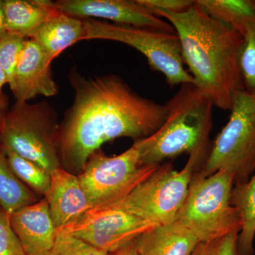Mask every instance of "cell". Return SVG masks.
I'll list each match as a JSON object with an SVG mask.
<instances>
[{
	"mask_svg": "<svg viewBox=\"0 0 255 255\" xmlns=\"http://www.w3.org/2000/svg\"><path fill=\"white\" fill-rule=\"evenodd\" d=\"M73 103L58 132L61 167L81 173L89 157L106 143L120 137L134 142L150 136L169 114L167 104L137 94L116 75L85 78L70 72Z\"/></svg>",
	"mask_w": 255,
	"mask_h": 255,
	"instance_id": "obj_1",
	"label": "cell"
},
{
	"mask_svg": "<svg viewBox=\"0 0 255 255\" xmlns=\"http://www.w3.org/2000/svg\"><path fill=\"white\" fill-rule=\"evenodd\" d=\"M155 14L170 23L179 37L194 85L214 107L230 112L235 97L245 91L240 63L244 38L209 16L196 1L183 12Z\"/></svg>",
	"mask_w": 255,
	"mask_h": 255,
	"instance_id": "obj_2",
	"label": "cell"
},
{
	"mask_svg": "<svg viewBox=\"0 0 255 255\" xmlns=\"http://www.w3.org/2000/svg\"><path fill=\"white\" fill-rule=\"evenodd\" d=\"M167 104L169 114L162 127L132 144L142 165H159L210 142L214 106L194 84H183Z\"/></svg>",
	"mask_w": 255,
	"mask_h": 255,
	"instance_id": "obj_3",
	"label": "cell"
},
{
	"mask_svg": "<svg viewBox=\"0 0 255 255\" xmlns=\"http://www.w3.org/2000/svg\"><path fill=\"white\" fill-rule=\"evenodd\" d=\"M211 145L208 142L192 151L182 170H175L167 162L159 164L127 195L107 206L123 210L154 226L175 222L194 174L205 162Z\"/></svg>",
	"mask_w": 255,
	"mask_h": 255,
	"instance_id": "obj_4",
	"label": "cell"
},
{
	"mask_svg": "<svg viewBox=\"0 0 255 255\" xmlns=\"http://www.w3.org/2000/svg\"><path fill=\"white\" fill-rule=\"evenodd\" d=\"M234 176L227 170L209 177L194 175L176 221L195 235L199 242L213 241L241 232L242 221L231 204Z\"/></svg>",
	"mask_w": 255,
	"mask_h": 255,
	"instance_id": "obj_5",
	"label": "cell"
},
{
	"mask_svg": "<svg viewBox=\"0 0 255 255\" xmlns=\"http://www.w3.org/2000/svg\"><path fill=\"white\" fill-rule=\"evenodd\" d=\"M56 112L47 102L16 103L5 114L0 147L9 149L51 173L61 167Z\"/></svg>",
	"mask_w": 255,
	"mask_h": 255,
	"instance_id": "obj_6",
	"label": "cell"
},
{
	"mask_svg": "<svg viewBox=\"0 0 255 255\" xmlns=\"http://www.w3.org/2000/svg\"><path fill=\"white\" fill-rule=\"evenodd\" d=\"M230 112L227 124L194 176L206 177L227 170L234 176L235 185L249 180L255 172V95L239 92Z\"/></svg>",
	"mask_w": 255,
	"mask_h": 255,
	"instance_id": "obj_7",
	"label": "cell"
},
{
	"mask_svg": "<svg viewBox=\"0 0 255 255\" xmlns=\"http://www.w3.org/2000/svg\"><path fill=\"white\" fill-rule=\"evenodd\" d=\"M85 40H107L124 43L145 57L152 70L162 73L169 86L193 83L192 76L184 68L180 42L177 33L117 24L101 20L83 19Z\"/></svg>",
	"mask_w": 255,
	"mask_h": 255,
	"instance_id": "obj_8",
	"label": "cell"
},
{
	"mask_svg": "<svg viewBox=\"0 0 255 255\" xmlns=\"http://www.w3.org/2000/svg\"><path fill=\"white\" fill-rule=\"evenodd\" d=\"M159 165H142L138 152L132 145L112 157L97 150L89 157L85 168L78 175L92 208L100 207L127 195Z\"/></svg>",
	"mask_w": 255,
	"mask_h": 255,
	"instance_id": "obj_9",
	"label": "cell"
},
{
	"mask_svg": "<svg viewBox=\"0 0 255 255\" xmlns=\"http://www.w3.org/2000/svg\"><path fill=\"white\" fill-rule=\"evenodd\" d=\"M154 225L112 206L92 208L75 222L58 230L106 253L133 243Z\"/></svg>",
	"mask_w": 255,
	"mask_h": 255,
	"instance_id": "obj_10",
	"label": "cell"
},
{
	"mask_svg": "<svg viewBox=\"0 0 255 255\" xmlns=\"http://www.w3.org/2000/svg\"><path fill=\"white\" fill-rule=\"evenodd\" d=\"M55 7L81 19L109 20L117 24L130 25L175 33L170 23L153 14L137 0H58Z\"/></svg>",
	"mask_w": 255,
	"mask_h": 255,
	"instance_id": "obj_11",
	"label": "cell"
},
{
	"mask_svg": "<svg viewBox=\"0 0 255 255\" xmlns=\"http://www.w3.org/2000/svg\"><path fill=\"white\" fill-rule=\"evenodd\" d=\"M51 63L36 41L26 40L9 85L16 103H28L37 96L49 97L58 94Z\"/></svg>",
	"mask_w": 255,
	"mask_h": 255,
	"instance_id": "obj_12",
	"label": "cell"
},
{
	"mask_svg": "<svg viewBox=\"0 0 255 255\" xmlns=\"http://www.w3.org/2000/svg\"><path fill=\"white\" fill-rule=\"evenodd\" d=\"M10 222L26 255H51L58 228L45 198L9 215Z\"/></svg>",
	"mask_w": 255,
	"mask_h": 255,
	"instance_id": "obj_13",
	"label": "cell"
},
{
	"mask_svg": "<svg viewBox=\"0 0 255 255\" xmlns=\"http://www.w3.org/2000/svg\"><path fill=\"white\" fill-rule=\"evenodd\" d=\"M50 176V192L46 199L50 216L58 229L75 222L92 208L78 174L60 167Z\"/></svg>",
	"mask_w": 255,
	"mask_h": 255,
	"instance_id": "obj_14",
	"label": "cell"
},
{
	"mask_svg": "<svg viewBox=\"0 0 255 255\" xmlns=\"http://www.w3.org/2000/svg\"><path fill=\"white\" fill-rule=\"evenodd\" d=\"M199 243L194 233L175 221L142 233L134 246L139 255H191Z\"/></svg>",
	"mask_w": 255,
	"mask_h": 255,
	"instance_id": "obj_15",
	"label": "cell"
},
{
	"mask_svg": "<svg viewBox=\"0 0 255 255\" xmlns=\"http://www.w3.org/2000/svg\"><path fill=\"white\" fill-rule=\"evenodd\" d=\"M85 34L83 19L58 10L46 20L31 39L36 41L53 61L69 47L85 40Z\"/></svg>",
	"mask_w": 255,
	"mask_h": 255,
	"instance_id": "obj_16",
	"label": "cell"
},
{
	"mask_svg": "<svg viewBox=\"0 0 255 255\" xmlns=\"http://www.w3.org/2000/svg\"><path fill=\"white\" fill-rule=\"evenodd\" d=\"M3 9L6 32L26 39L58 11L49 0H4Z\"/></svg>",
	"mask_w": 255,
	"mask_h": 255,
	"instance_id": "obj_17",
	"label": "cell"
},
{
	"mask_svg": "<svg viewBox=\"0 0 255 255\" xmlns=\"http://www.w3.org/2000/svg\"><path fill=\"white\" fill-rule=\"evenodd\" d=\"M196 3L243 38L255 33V0H196Z\"/></svg>",
	"mask_w": 255,
	"mask_h": 255,
	"instance_id": "obj_18",
	"label": "cell"
},
{
	"mask_svg": "<svg viewBox=\"0 0 255 255\" xmlns=\"http://www.w3.org/2000/svg\"><path fill=\"white\" fill-rule=\"evenodd\" d=\"M231 204L238 210L242 221L238 238L239 254L253 255L255 237V172L249 180L233 186Z\"/></svg>",
	"mask_w": 255,
	"mask_h": 255,
	"instance_id": "obj_19",
	"label": "cell"
},
{
	"mask_svg": "<svg viewBox=\"0 0 255 255\" xmlns=\"http://www.w3.org/2000/svg\"><path fill=\"white\" fill-rule=\"evenodd\" d=\"M38 200L36 194L15 175L0 148V206L10 215Z\"/></svg>",
	"mask_w": 255,
	"mask_h": 255,
	"instance_id": "obj_20",
	"label": "cell"
},
{
	"mask_svg": "<svg viewBox=\"0 0 255 255\" xmlns=\"http://www.w3.org/2000/svg\"><path fill=\"white\" fill-rule=\"evenodd\" d=\"M4 152L15 175L37 196L47 199L49 194L51 176L35 162L15 153L9 149L0 147Z\"/></svg>",
	"mask_w": 255,
	"mask_h": 255,
	"instance_id": "obj_21",
	"label": "cell"
},
{
	"mask_svg": "<svg viewBox=\"0 0 255 255\" xmlns=\"http://www.w3.org/2000/svg\"><path fill=\"white\" fill-rule=\"evenodd\" d=\"M26 38L6 32L0 38V66L11 84Z\"/></svg>",
	"mask_w": 255,
	"mask_h": 255,
	"instance_id": "obj_22",
	"label": "cell"
},
{
	"mask_svg": "<svg viewBox=\"0 0 255 255\" xmlns=\"http://www.w3.org/2000/svg\"><path fill=\"white\" fill-rule=\"evenodd\" d=\"M51 255H109V253L97 249L82 240L58 230Z\"/></svg>",
	"mask_w": 255,
	"mask_h": 255,
	"instance_id": "obj_23",
	"label": "cell"
},
{
	"mask_svg": "<svg viewBox=\"0 0 255 255\" xmlns=\"http://www.w3.org/2000/svg\"><path fill=\"white\" fill-rule=\"evenodd\" d=\"M240 63L245 91L255 95V33L244 38Z\"/></svg>",
	"mask_w": 255,
	"mask_h": 255,
	"instance_id": "obj_24",
	"label": "cell"
},
{
	"mask_svg": "<svg viewBox=\"0 0 255 255\" xmlns=\"http://www.w3.org/2000/svg\"><path fill=\"white\" fill-rule=\"evenodd\" d=\"M238 233L213 241L199 242L191 255H240L238 246Z\"/></svg>",
	"mask_w": 255,
	"mask_h": 255,
	"instance_id": "obj_25",
	"label": "cell"
},
{
	"mask_svg": "<svg viewBox=\"0 0 255 255\" xmlns=\"http://www.w3.org/2000/svg\"><path fill=\"white\" fill-rule=\"evenodd\" d=\"M0 255H26L15 233L9 214L0 206Z\"/></svg>",
	"mask_w": 255,
	"mask_h": 255,
	"instance_id": "obj_26",
	"label": "cell"
},
{
	"mask_svg": "<svg viewBox=\"0 0 255 255\" xmlns=\"http://www.w3.org/2000/svg\"><path fill=\"white\" fill-rule=\"evenodd\" d=\"M138 3L155 14L157 11L180 13L194 4L192 0H137ZM156 15V14H155Z\"/></svg>",
	"mask_w": 255,
	"mask_h": 255,
	"instance_id": "obj_27",
	"label": "cell"
},
{
	"mask_svg": "<svg viewBox=\"0 0 255 255\" xmlns=\"http://www.w3.org/2000/svg\"><path fill=\"white\" fill-rule=\"evenodd\" d=\"M109 255H139V254L135 250L133 242V243L121 248L119 251L110 253Z\"/></svg>",
	"mask_w": 255,
	"mask_h": 255,
	"instance_id": "obj_28",
	"label": "cell"
},
{
	"mask_svg": "<svg viewBox=\"0 0 255 255\" xmlns=\"http://www.w3.org/2000/svg\"><path fill=\"white\" fill-rule=\"evenodd\" d=\"M6 33L4 9H3V1L0 0V38Z\"/></svg>",
	"mask_w": 255,
	"mask_h": 255,
	"instance_id": "obj_29",
	"label": "cell"
},
{
	"mask_svg": "<svg viewBox=\"0 0 255 255\" xmlns=\"http://www.w3.org/2000/svg\"><path fill=\"white\" fill-rule=\"evenodd\" d=\"M2 86L0 85V110L6 111L7 107V100L2 92Z\"/></svg>",
	"mask_w": 255,
	"mask_h": 255,
	"instance_id": "obj_30",
	"label": "cell"
},
{
	"mask_svg": "<svg viewBox=\"0 0 255 255\" xmlns=\"http://www.w3.org/2000/svg\"><path fill=\"white\" fill-rule=\"evenodd\" d=\"M6 84H7V80H6V76H5L2 69L0 66V85L3 87L4 85H6Z\"/></svg>",
	"mask_w": 255,
	"mask_h": 255,
	"instance_id": "obj_31",
	"label": "cell"
},
{
	"mask_svg": "<svg viewBox=\"0 0 255 255\" xmlns=\"http://www.w3.org/2000/svg\"><path fill=\"white\" fill-rule=\"evenodd\" d=\"M5 114H6V111L0 110V132H1V126H2L3 121H4Z\"/></svg>",
	"mask_w": 255,
	"mask_h": 255,
	"instance_id": "obj_32",
	"label": "cell"
}]
</instances>
